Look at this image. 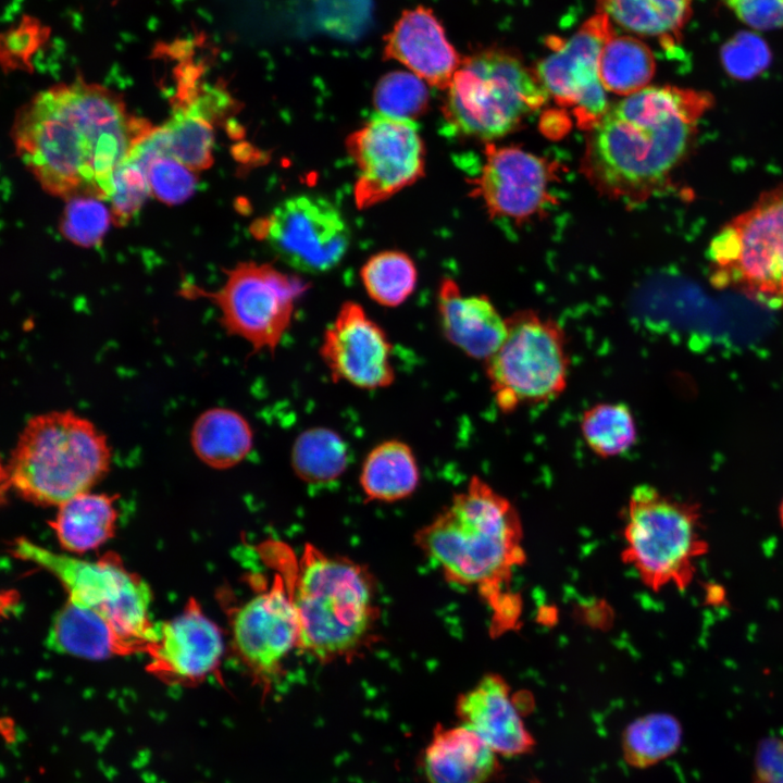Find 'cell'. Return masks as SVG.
Returning <instances> with one entry per match:
<instances>
[{
  "mask_svg": "<svg viewBox=\"0 0 783 783\" xmlns=\"http://www.w3.org/2000/svg\"><path fill=\"white\" fill-rule=\"evenodd\" d=\"M152 128L113 91L76 80L48 88L23 105L11 137L45 191L66 200H109L114 172Z\"/></svg>",
  "mask_w": 783,
  "mask_h": 783,
  "instance_id": "obj_1",
  "label": "cell"
},
{
  "mask_svg": "<svg viewBox=\"0 0 783 783\" xmlns=\"http://www.w3.org/2000/svg\"><path fill=\"white\" fill-rule=\"evenodd\" d=\"M713 105L707 91L647 86L609 107L588 130L581 169L604 196L637 204L669 183L685 160L697 124Z\"/></svg>",
  "mask_w": 783,
  "mask_h": 783,
  "instance_id": "obj_2",
  "label": "cell"
},
{
  "mask_svg": "<svg viewBox=\"0 0 783 783\" xmlns=\"http://www.w3.org/2000/svg\"><path fill=\"white\" fill-rule=\"evenodd\" d=\"M415 543L447 582L478 592L493 609L495 631L515 625L521 600L509 586L526 555L522 522L508 498L473 476L417 532Z\"/></svg>",
  "mask_w": 783,
  "mask_h": 783,
  "instance_id": "obj_3",
  "label": "cell"
},
{
  "mask_svg": "<svg viewBox=\"0 0 783 783\" xmlns=\"http://www.w3.org/2000/svg\"><path fill=\"white\" fill-rule=\"evenodd\" d=\"M263 556L282 576L299 622L298 649L320 662L349 659L372 635L375 586L365 567L307 545L299 557L269 543Z\"/></svg>",
  "mask_w": 783,
  "mask_h": 783,
  "instance_id": "obj_4",
  "label": "cell"
},
{
  "mask_svg": "<svg viewBox=\"0 0 783 783\" xmlns=\"http://www.w3.org/2000/svg\"><path fill=\"white\" fill-rule=\"evenodd\" d=\"M107 436L72 410L27 420L2 468L3 487L39 506H60L88 492L110 470Z\"/></svg>",
  "mask_w": 783,
  "mask_h": 783,
  "instance_id": "obj_5",
  "label": "cell"
},
{
  "mask_svg": "<svg viewBox=\"0 0 783 783\" xmlns=\"http://www.w3.org/2000/svg\"><path fill=\"white\" fill-rule=\"evenodd\" d=\"M548 97L515 53L488 48L462 59L446 89L443 115L455 135L488 141L517 129Z\"/></svg>",
  "mask_w": 783,
  "mask_h": 783,
  "instance_id": "obj_6",
  "label": "cell"
},
{
  "mask_svg": "<svg viewBox=\"0 0 783 783\" xmlns=\"http://www.w3.org/2000/svg\"><path fill=\"white\" fill-rule=\"evenodd\" d=\"M623 538V562L652 592L686 589L709 550L699 506L646 484L629 497Z\"/></svg>",
  "mask_w": 783,
  "mask_h": 783,
  "instance_id": "obj_7",
  "label": "cell"
},
{
  "mask_svg": "<svg viewBox=\"0 0 783 783\" xmlns=\"http://www.w3.org/2000/svg\"><path fill=\"white\" fill-rule=\"evenodd\" d=\"M10 554L53 575L67 593V600L107 619L121 634L146 654L157 637L158 623L150 619L151 592L130 572L120 556L108 552L88 561L55 552L27 538L14 539Z\"/></svg>",
  "mask_w": 783,
  "mask_h": 783,
  "instance_id": "obj_8",
  "label": "cell"
},
{
  "mask_svg": "<svg viewBox=\"0 0 783 783\" xmlns=\"http://www.w3.org/2000/svg\"><path fill=\"white\" fill-rule=\"evenodd\" d=\"M506 323L501 344L484 362L498 409L510 413L557 399L567 388L571 368L564 328L532 309L513 312Z\"/></svg>",
  "mask_w": 783,
  "mask_h": 783,
  "instance_id": "obj_9",
  "label": "cell"
},
{
  "mask_svg": "<svg viewBox=\"0 0 783 783\" xmlns=\"http://www.w3.org/2000/svg\"><path fill=\"white\" fill-rule=\"evenodd\" d=\"M707 256L716 286L783 306V184L725 224Z\"/></svg>",
  "mask_w": 783,
  "mask_h": 783,
  "instance_id": "obj_10",
  "label": "cell"
},
{
  "mask_svg": "<svg viewBox=\"0 0 783 783\" xmlns=\"http://www.w3.org/2000/svg\"><path fill=\"white\" fill-rule=\"evenodd\" d=\"M214 291L185 287V296L211 300L226 334L245 340L251 353H274L290 328L298 300L310 285L301 278L256 262H241L225 271Z\"/></svg>",
  "mask_w": 783,
  "mask_h": 783,
  "instance_id": "obj_11",
  "label": "cell"
},
{
  "mask_svg": "<svg viewBox=\"0 0 783 783\" xmlns=\"http://www.w3.org/2000/svg\"><path fill=\"white\" fill-rule=\"evenodd\" d=\"M346 147L357 166L359 209L390 198L424 175L425 147L411 120L374 113L348 136Z\"/></svg>",
  "mask_w": 783,
  "mask_h": 783,
  "instance_id": "obj_12",
  "label": "cell"
},
{
  "mask_svg": "<svg viewBox=\"0 0 783 783\" xmlns=\"http://www.w3.org/2000/svg\"><path fill=\"white\" fill-rule=\"evenodd\" d=\"M252 232L286 264L312 274L335 268L350 243L340 211L325 198L307 194L278 203Z\"/></svg>",
  "mask_w": 783,
  "mask_h": 783,
  "instance_id": "obj_13",
  "label": "cell"
},
{
  "mask_svg": "<svg viewBox=\"0 0 783 783\" xmlns=\"http://www.w3.org/2000/svg\"><path fill=\"white\" fill-rule=\"evenodd\" d=\"M614 33L609 17L596 12L569 38L549 37L550 53L533 69L548 96L571 109L584 130H591L610 107L598 64L604 45Z\"/></svg>",
  "mask_w": 783,
  "mask_h": 783,
  "instance_id": "obj_14",
  "label": "cell"
},
{
  "mask_svg": "<svg viewBox=\"0 0 783 783\" xmlns=\"http://www.w3.org/2000/svg\"><path fill=\"white\" fill-rule=\"evenodd\" d=\"M229 623L236 656L257 682L269 687L299 646L298 617L282 576L236 607Z\"/></svg>",
  "mask_w": 783,
  "mask_h": 783,
  "instance_id": "obj_15",
  "label": "cell"
},
{
  "mask_svg": "<svg viewBox=\"0 0 783 783\" xmlns=\"http://www.w3.org/2000/svg\"><path fill=\"white\" fill-rule=\"evenodd\" d=\"M472 182L492 217L523 223L555 201L550 194L558 164L515 146L488 142Z\"/></svg>",
  "mask_w": 783,
  "mask_h": 783,
  "instance_id": "obj_16",
  "label": "cell"
},
{
  "mask_svg": "<svg viewBox=\"0 0 783 783\" xmlns=\"http://www.w3.org/2000/svg\"><path fill=\"white\" fill-rule=\"evenodd\" d=\"M393 345L383 327L355 301L344 302L325 328L320 357L333 382L361 389L390 386L396 378Z\"/></svg>",
  "mask_w": 783,
  "mask_h": 783,
  "instance_id": "obj_17",
  "label": "cell"
},
{
  "mask_svg": "<svg viewBox=\"0 0 783 783\" xmlns=\"http://www.w3.org/2000/svg\"><path fill=\"white\" fill-rule=\"evenodd\" d=\"M223 651L221 630L191 598L182 613L158 623L146 670L164 683L191 685L219 668Z\"/></svg>",
  "mask_w": 783,
  "mask_h": 783,
  "instance_id": "obj_18",
  "label": "cell"
},
{
  "mask_svg": "<svg viewBox=\"0 0 783 783\" xmlns=\"http://www.w3.org/2000/svg\"><path fill=\"white\" fill-rule=\"evenodd\" d=\"M456 713L461 724L473 730L500 756H521L535 747L510 685L497 673L485 674L462 693L456 703Z\"/></svg>",
  "mask_w": 783,
  "mask_h": 783,
  "instance_id": "obj_19",
  "label": "cell"
},
{
  "mask_svg": "<svg viewBox=\"0 0 783 783\" xmlns=\"http://www.w3.org/2000/svg\"><path fill=\"white\" fill-rule=\"evenodd\" d=\"M384 55L445 90L462 62L434 12L422 5L402 12L384 38Z\"/></svg>",
  "mask_w": 783,
  "mask_h": 783,
  "instance_id": "obj_20",
  "label": "cell"
},
{
  "mask_svg": "<svg viewBox=\"0 0 783 783\" xmlns=\"http://www.w3.org/2000/svg\"><path fill=\"white\" fill-rule=\"evenodd\" d=\"M439 328L469 358L485 362L501 344L504 318L486 295H464L451 278L442 279L436 298Z\"/></svg>",
  "mask_w": 783,
  "mask_h": 783,
  "instance_id": "obj_21",
  "label": "cell"
},
{
  "mask_svg": "<svg viewBox=\"0 0 783 783\" xmlns=\"http://www.w3.org/2000/svg\"><path fill=\"white\" fill-rule=\"evenodd\" d=\"M498 756L467 725H437L422 766L428 783H488L500 769Z\"/></svg>",
  "mask_w": 783,
  "mask_h": 783,
  "instance_id": "obj_22",
  "label": "cell"
},
{
  "mask_svg": "<svg viewBox=\"0 0 783 783\" xmlns=\"http://www.w3.org/2000/svg\"><path fill=\"white\" fill-rule=\"evenodd\" d=\"M49 644L60 652L87 659L141 654L138 646L121 634L107 619L70 600H66L53 619Z\"/></svg>",
  "mask_w": 783,
  "mask_h": 783,
  "instance_id": "obj_23",
  "label": "cell"
},
{
  "mask_svg": "<svg viewBox=\"0 0 783 783\" xmlns=\"http://www.w3.org/2000/svg\"><path fill=\"white\" fill-rule=\"evenodd\" d=\"M213 145L212 123L200 113L179 107L163 125L153 126L134 151L146 160L169 156L199 172L212 165Z\"/></svg>",
  "mask_w": 783,
  "mask_h": 783,
  "instance_id": "obj_24",
  "label": "cell"
},
{
  "mask_svg": "<svg viewBox=\"0 0 783 783\" xmlns=\"http://www.w3.org/2000/svg\"><path fill=\"white\" fill-rule=\"evenodd\" d=\"M117 496L91 490L78 494L58 506L50 522L60 546L73 554L98 548L115 531Z\"/></svg>",
  "mask_w": 783,
  "mask_h": 783,
  "instance_id": "obj_25",
  "label": "cell"
},
{
  "mask_svg": "<svg viewBox=\"0 0 783 783\" xmlns=\"http://www.w3.org/2000/svg\"><path fill=\"white\" fill-rule=\"evenodd\" d=\"M253 431L238 411L215 407L204 410L194 422L190 444L197 458L216 470L231 469L251 452Z\"/></svg>",
  "mask_w": 783,
  "mask_h": 783,
  "instance_id": "obj_26",
  "label": "cell"
},
{
  "mask_svg": "<svg viewBox=\"0 0 783 783\" xmlns=\"http://www.w3.org/2000/svg\"><path fill=\"white\" fill-rule=\"evenodd\" d=\"M597 12L635 37L656 38L672 47L693 12V0H596Z\"/></svg>",
  "mask_w": 783,
  "mask_h": 783,
  "instance_id": "obj_27",
  "label": "cell"
},
{
  "mask_svg": "<svg viewBox=\"0 0 783 783\" xmlns=\"http://www.w3.org/2000/svg\"><path fill=\"white\" fill-rule=\"evenodd\" d=\"M420 482V469L412 448L400 439L374 446L363 460L359 475L368 500L394 502L411 496Z\"/></svg>",
  "mask_w": 783,
  "mask_h": 783,
  "instance_id": "obj_28",
  "label": "cell"
},
{
  "mask_svg": "<svg viewBox=\"0 0 783 783\" xmlns=\"http://www.w3.org/2000/svg\"><path fill=\"white\" fill-rule=\"evenodd\" d=\"M655 72L654 53L638 37L614 33L604 45L598 73L606 90L630 96L647 87Z\"/></svg>",
  "mask_w": 783,
  "mask_h": 783,
  "instance_id": "obj_29",
  "label": "cell"
},
{
  "mask_svg": "<svg viewBox=\"0 0 783 783\" xmlns=\"http://www.w3.org/2000/svg\"><path fill=\"white\" fill-rule=\"evenodd\" d=\"M349 462L348 444L336 431L325 426L302 431L290 451L295 474L311 485H325L338 480Z\"/></svg>",
  "mask_w": 783,
  "mask_h": 783,
  "instance_id": "obj_30",
  "label": "cell"
},
{
  "mask_svg": "<svg viewBox=\"0 0 783 783\" xmlns=\"http://www.w3.org/2000/svg\"><path fill=\"white\" fill-rule=\"evenodd\" d=\"M683 730L679 720L669 713H648L631 722L622 734L624 760L632 767L645 769L663 761L678 751Z\"/></svg>",
  "mask_w": 783,
  "mask_h": 783,
  "instance_id": "obj_31",
  "label": "cell"
},
{
  "mask_svg": "<svg viewBox=\"0 0 783 783\" xmlns=\"http://www.w3.org/2000/svg\"><path fill=\"white\" fill-rule=\"evenodd\" d=\"M580 431L591 451L605 459L625 453L637 439L634 415L622 402H598L589 407L582 414Z\"/></svg>",
  "mask_w": 783,
  "mask_h": 783,
  "instance_id": "obj_32",
  "label": "cell"
},
{
  "mask_svg": "<svg viewBox=\"0 0 783 783\" xmlns=\"http://www.w3.org/2000/svg\"><path fill=\"white\" fill-rule=\"evenodd\" d=\"M360 276L369 297L388 308L402 304L413 293L418 281L411 258L393 250L372 256L362 266Z\"/></svg>",
  "mask_w": 783,
  "mask_h": 783,
  "instance_id": "obj_33",
  "label": "cell"
},
{
  "mask_svg": "<svg viewBox=\"0 0 783 783\" xmlns=\"http://www.w3.org/2000/svg\"><path fill=\"white\" fill-rule=\"evenodd\" d=\"M430 92L426 83L415 74L394 71L384 75L373 92L376 113L414 121L426 112Z\"/></svg>",
  "mask_w": 783,
  "mask_h": 783,
  "instance_id": "obj_34",
  "label": "cell"
},
{
  "mask_svg": "<svg viewBox=\"0 0 783 783\" xmlns=\"http://www.w3.org/2000/svg\"><path fill=\"white\" fill-rule=\"evenodd\" d=\"M112 221L111 210L94 197L67 199L60 229L71 243L90 248L100 245Z\"/></svg>",
  "mask_w": 783,
  "mask_h": 783,
  "instance_id": "obj_35",
  "label": "cell"
},
{
  "mask_svg": "<svg viewBox=\"0 0 783 783\" xmlns=\"http://www.w3.org/2000/svg\"><path fill=\"white\" fill-rule=\"evenodd\" d=\"M149 194L146 169L127 157L113 175V190L109 199L112 222L117 226L126 225L141 209Z\"/></svg>",
  "mask_w": 783,
  "mask_h": 783,
  "instance_id": "obj_36",
  "label": "cell"
},
{
  "mask_svg": "<svg viewBox=\"0 0 783 783\" xmlns=\"http://www.w3.org/2000/svg\"><path fill=\"white\" fill-rule=\"evenodd\" d=\"M720 55L724 71L738 80L757 77L768 69L772 59L766 40L747 30L739 32L725 41Z\"/></svg>",
  "mask_w": 783,
  "mask_h": 783,
  "instance_id": "obj_37",
  "label": "cell"
},
{
  "mask_svg": "<svg viewBox=\"0 0 783 783\" xmlns=\"http://www.w3.org/2000/svg\"><path fill=\"white\" fill-rule=\"evenodd\" d=\"M150 194L167 204L187 200L197 185L196 172L169 156L153 157L144 165Z\"/></svg>",
  "mask_w": 783,
  "mask_h": 783,
  "instance_id": "obj_38",
  "label": "cell"
},
{
  "mask_svg": "<svg viewBox=\"0 0 783 783\" xmlns=\"http://www.w3.org/2000/svg\"><path fill=\"white\" fill-rule=\"evenodd\" d=\"M743 23L758 30L783 27V0H720Z\"/></svg>",
  "mask_w": 783,
  "mask_h": 783,
  "instance_id": "obj_39",
  "label": "cell"
},
{
  "mask_svg": "<svg viewBox=\"0 0 783 783\" xmlns=\"http://www.w3.org/2000/svg\"><path fill=\"white\" fill-rule=\"evenodd\" d=\"M779 515H780L781 524H782V526H783V500H782V504H781V506H780Z\"/></svg>",
  "mask_w": 783,
  "mask_h": 783,
  "instance_id": "obj_40",
  "label": "cell"
}]
</instances>
